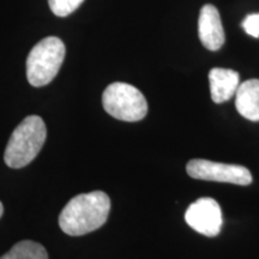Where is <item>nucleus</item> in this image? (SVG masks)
Segmentation results:
<instances>
[{"instance_id": "1", "label": "nucleus", "mask_w": 259, "mask_h": 259, "mask_svg": "<svg viewBox=\"0 0 259 259\" xmlns=\"http://www.w3.org/2000/svg\"><path fill=\"white\" fill-rule=\"evenodd\" d=\"M111 211V199L102 191L73 197L59 216L61 231L71 236L92 233L105 225Z\"/></svg>"}, {"instance_id": "2", "label": "nucleus", "mask_w": 259, "mask_h": 259, "mask_svg": "<svg viewBox=\"0 0 259 259\" xmlns=\"http://www.w3.org/2000/svg\"><path fill=\"white\" fill-rule=\"evenodd\" d=\"M47 137L45 121L37 115H29L14 130L4 153L10 168H23L37 156Z\"/></svg>"}, {"instance_id": "3", "label": "nucleus", "mask_w": 259, "mask_h": 259, "mask_svg": "<svg viewBox=\"0 0 259 259\" xmlns=\"http://www.w3.org/2000/svg\"><path fill=\"white\" fill-rule=\"evenodd\" d=\"M64 42L50 36L32 47L27 59V77L32 87H45L56 78L65 59Z\"/></svg>"}, {"instance_id": "4", "label": "nucleus", "mask_w": 259, "mask_h": 259, "mask_svg": "<svg viewBox=\"0 0 259 259\" xmlns=\"http://www.w3.org/2000/svg\"><path fill=\"white\" fill-rule=\"evenodd\" d=\"M102 105L109 115L122 121H139L148 113V102L143 94L127 83L109 84L103 92Z\"/></svg>"}, {"instance_id": "5", "label": "nucleus", "mask_w": 259, "mask_h": 259, "mask_svg": "<svg viewBox=\"0 0 259 259\" xmlns=\"http://www.w3.org/2000/svg\"><path fill=\"white\" fill-rule=\"evenodd\" d=\"M187 174L193 179L228 183L247 186L252 183L251 171L240 164L220 163L202 158L191 160L186 166Z\"/></svg>"}, {"instance_id": "6", "label": "nucleus", "mask_w": 259, "mask_h": 259, "mask_svg": "<svg viewBox=\"0 0 259 259\" xmlns=\"http://www.w3.org/2000/svg\"><path fill=\"white\" fill-rule=\"evenodd\" d=\"M186 223L200 234L216 236L222 228V211L215 199L204 197L197 199L189 206L185 213Z\"/></svg>"}, {"instance_id": "7", "label": "nucleus", "mask_w": 259, "mask_h": 259, "mask_svg": "<svg viewBox=\"0 0 259 259\" xmlns=\"http://www.w3.org/2000/svg\"><path fill=\"white\" fill-rule=\"evenodd\" d=\"M198 35L203 46L209 51H219L225 44L223 30L219 10L211 4L204 5L198 19Z\"/></svg>"}, {"instance_id": "8", "label": "nucleus", "mask_w": 259, "mask_h": 259, "mask_svg": "<svg viewBox=\"0 0 259 259\" xmlns=\"http://www.w3.org/2000/svg\"><path fill=\"white\" fill-rule=\"evenodd\" d=\"M211 99L215 103H223L231 100L240 85V76L234 70L213 67L209 72Z\"/></svg>"}, {"instance_id": "9", "label": "nucleus", "mask_w": 259, "mask_h": 259, "mask_svg": "<svg viewBox=\"0 0 259 259\" xmlns=\"http://www.w3.org/2000/svg\"><path fill=\"white\" fill-rule=\"evenodd\" d=\"M239 114L250 121H259V79H248L239 85L235 94Z\"/></svg>"}, {"instance_id": "10", "label": "nucleus", "mask_w": 259, "mask_h": 259, "mask_svg": "<svg viewBox=\"0 0 259 259\" xmlns=\"http://www.w3.org/2000/svg\"><path fill=\"white\" fill-rule=\"evenodd\" d=\"M0 259H48L46 248L31 240L19 241Z\"/></svg>"}, {"instance_id": "11", "label": "nucleus", "mask_w": 259, "mask_h": 259, "mask_svg": "<svg viewBox=\"0 0 259 259\" xmlns=\"http://www.w3.org/2000/svg\"><path fill=\"white\" fill-rule=\"evenodd\" d=\"M84 0H48L51 11L58 17H67L83 4Z\"/></svg>"}, {"instance_id": "12", "label": "nucleus", "mask_w": 259, "mask_h": 259, "mask_svg": "<svg viewBox=\"0 0 259 259\" xmlns=\"http://www.w3.org/2000/svg\"><path fill=\"white\" fill-rule=\"evenodd\" d=\"M242 28L251 36L259 37V14L247 16L242 22Z\"/></svg>"}, {"instance_id": "13", "label": "nucleus", "mask_w": 259, "mask_h": 259, "mask_svg": "<svg viewBox=\"0 0 259 259\" xmlns=\"http://www.w3.org/2000/svg\"><path fill=\"white\" fill-rule=\"evenodd\" d=\"M3 212H4V206H3L2 202H0V218L3 216Z\"/></svg>"}]
</instances>
